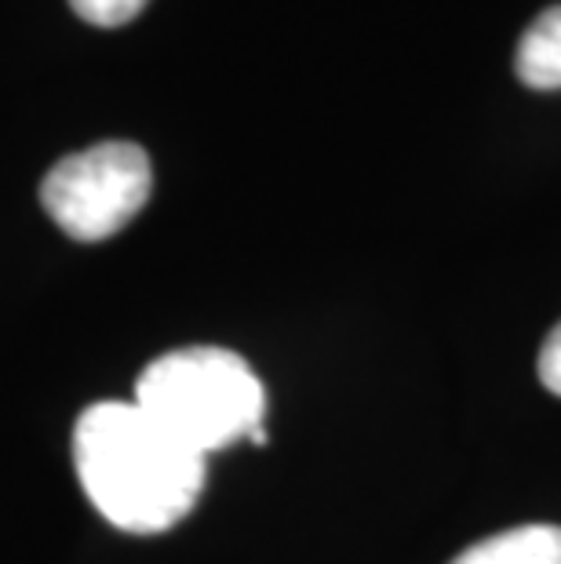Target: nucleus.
Returning <instances> with one entry per match:
<instances>
[{"label":"nucleus","instance_id":"20e7f679","mask_svg":"<svg viewBox=\"0 0 561 564\" xmlns=\"http://www.w3.org/2000/svg\"><path fill=\"white\" fill-rule=\"evenodd\" d=\"M449 564H561V528L521 524L463 550Z\"/></svg>","mask_w":561,"mask_h":564},{"label":"nucleus","instance_id":"423d86ee","mask_svg":"<svg viewBox=\"0 0 561 564\" xmlns=\"http://www.w3.org/2000/svg\"><path fill=\"white\" fill-rule=\"evenodd\" d=\"M74 11L91 26H103V30H114V26H125L139 15L150 0H69Z\"/></svg>","mask_w":561,"mask_h":564},{"label":"nucleus","instance_id":"f257e3e1","mask_svg":"<svg viewBox=\"0 0 561 564\" xmlns=\"http://www.w3.org/2000/svg\"><path fill=\"white\" fill-rule=\"evenodd\" d=\"M74 466L91 507L136 535L179 524L205 488V455L172 437L136 401H99L80 412Z\"/></svg>","mask_w":561,"mask_h":564},{"label":"nucleus","instance_id":"f03ea898","mask_svg":"<svg viewBox=\"0 0 561 564\" xmlns=\"http://www.w3.org/2000/svg\"><path fill=\"white\" fill-rule=\"evenodd\" d=\"M136 404L205 459L234 441H267V390L245 357L223 346H183L158 357L136 382Z\"/></svg>","mask_w":561,"mask_h":564},{"label":"nucleus","instance_id":"7ed1b4c3","mask_svg":"<svg viewBox=\"0 0 561 564\" xmlns=\"http://www.w3.org/2000/svg\"><path fill=\"white\" fill-rule=\"evenodd\" d=\"M153 194V167L136 142H99L69 153L41 183V204L74 241H106L136 219Z\"/></svg>","mask_w":561,"mask_h":564},{"label":"nucleus","instance_id":"39448f33","mask_svg":"<svg viewBox=\"0 0 561 564\" xmlns=\"http://www.w3.org/2000/svg\"><path fill=\"white\" fill-rule=\"evenodd\" d=\"M518 80L532 91H561V4L547 8L521 33L515 55Z\"/></svg>","mask_w":561,"mask_h":564},{"label":"nucleus","instance_id":"0eeeda50","mask_svg":"<svg viewBox=\"0 0 561 564\" xmlns=\"http://www.w3.org/2000/svg\"><path fill=\"white\" fill-rule=\"evenodd\" d=\"M540 382L561 398V321L551 328V335L540 346Z\"/></svg>","mask_w":561,"mask_h":564}]
</instances>
